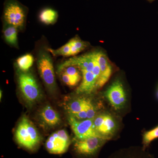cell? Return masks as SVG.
<instances>
[{"mask_svg":"<svg viewBox=\"0 0 158 158\" xmlns=\"http://www.w3.org/2000/svg\"><path fill=\"white\" fill-rule=\"evenodd\" d=\"M40 41L36 46L35 60L40 78L51 92L56 91V80L52 55L48 50V46L45 42Z\"/></svg>","mask_w":158,"mask_h":158,"instance_id":"cell-1","label":"cell"},{"mask_svg":"<svg viewBox=\"0 0 158 158\" xmlns=\"http://www.w3.org/2000/svg\"><path fill=\"white\" fill-rule=\"evenodd\" d=\"M93 123L100 136L108 141L118 137L122 129L121 117L113 111L102 110L93 118Z\"/></svg>","mask_w":158,"mask_h":158,"instance_id":"cell-2","label":"cell"},{"mask_svg":"<svg viewBox=\"0 0 158 158\" xmlns=\"http://www.w3.org/2000/svg\"><path fill=\"white\" fill-rule=\"evenodd\" d=\"M15 68L18 87L23 98L29 105L36 103L42 97V91L37 78L30 70L22 71Z\"/></svg>","mask_w":158,"mask_h":158,"instance_id":"cell-3","label":"cell"},{"mask_svg":"<svg viewBox=\"0 0 158 158\" xmlns=\"http://www.w3.org/2000/svg\"><path fill=\"white\" fill-rule=\"evenodd\" d=\"M69 103L67 107L69 115L79 120L94 118L102 111L101 104L96 103L87 94H81Z\"/></svg>","mask_w":158,"mask_h":158,"instance_id":"cell-4","label":"cell"},{"mask_svg":"<svg viewBox=\"0 0 158 158\" xmlns=\"http://www.w3.org/2000/svg\"><path fill=\"white\" fill-rule=\"evenodd\" d=\"M16 142L20 146L33 150L37 148L41 141V137L37 128L26 116H23L15 132Z\"/></svg>","mask_w":158,"mask_h":158,"instance_id":"cell-5","label":"cell"},{"mask_svg":"<svg viewBox=\"0 0 158 158\" xmlns=\"http://www.w3.org/2000/svg\"><path fill=\"white\" fill-rule=\"evenodd\" d=\"M27 13V8L17 0H6L3 10V24L13 26L23 31L25 28Z\"/></svg>","mask_w":158,"mask_h":158,"instance_id":"cell-6","label":"cell"},{"mask_svg":"<svg viewBox=\"0 0 158 158\" xmlns=\"http://www.w3.org/2000/svg\"><path fill=\"white\" fill-rule=\"evenodd\" d=\"M105 98L114 113L119 116L127 110L129 98L122 83L118 80L113 82L105 91Z\"/></svg>","mask_w":158,"mask_h":158,"instance_id":"cell-7","label":"cell"},{"mask_svg":"<svg viewBox=\"0 0 158 158\" xmlns=\"http://www.w3.org/2000/svg\"><path fill=\"white\" fill-rule=\"evenodd\" d=\"M108 141L103 138L96 137L75 139L73 149L77 155L81 158H94Z\"/></svg>","mask_w":158,"mask_h":158,"instance_id":"cell-8","label":"cell"},{"mask_svg":"<svg viewBox=\"0 0 158 158\" xmlns=\"http://www.w3.org/2000/svg\"><path fill=\"white\" fill-rule=\"evenodd\" d=\"M68 119L75 139H83L93 137L102 138L94 128L93 118L79 120L69 115Z\"/></svg>","mask_w":158,"mask_h":158,"instance_id":"cell-9","label":"cell"},{"mask_svg":"<svg viewBox=\"0 0 158 158\" xmlns=\"http://www.w3.org/2000/svg\"><path fill=\"white\" fill-rule=\"evenodd\" d=\"M70 139L65 130H60L52 134L48 138L45 146L48 152L54 154H61L68 149Z\"/></svg>","mask_w":158,"mask_h":158,"instance_id":"cell-10","label":"cell"},{"mask_svg":"<svg viewBox=\"0 0 158 158\" xmlns=\"http://www.w3.org/2000/svg\"><path fill=\"white\" fill-rule=\"evenodd\" d=\"M38 116L40 123L44 128H53L61 123L59 113L49 105L44 106L40 111Z\"/></svg>","mask_w":158,"mask_h":158,"instance_id":"cell-11","label":"cell"},{"mask_svg":"<svg viewBox=\"0 0 158 158\" xmlns=\"http://www.w3.org/2000/svg\"><path fill=\"white\" fill-rule=\"evenodd\" d=\"M106 158H155L142 146H133L114 152Z\"/></svg>","mask_w":158,"mask_h":158,"instance_id":"cell-12","label":"cell"},{"mask_svg":"<svg viewBox=\"0 0 158 158\" xmlns=\"http://www.w3.org/2000/svg\"><path fill=\"white\" fill-rule=\"evenodd\" d=\"M81 72L78 67L75 65L58 67L57 69V73L61 81L69 87H75L81 81Z\"/></svg>","mask_w":158,"mask_h":158,"instance_id":"cell-13","label":"cell"},{"mask_svg":"<svg viewBox=\"0 0 158 158\" xmlns=\"http://www.w3.org/2000/svg\"><path fill=\"white\" fill-rule=\"evenodd\" d=\"M101 73L96 85V90L102 88L106 83L112 74V67L106 56L102 52H98V55Z\"/></svg>","mask_w":158,"mask_h":158,"instance_id":"cell-14","label":"cell"},{"mask_svg":"<svg viewBox=\"0 0 158 158\" xmlns=\"http://www.w3.org/2000/svg\"><path fill=\"white\" fill-rule=\"evenodd\" d=\"M19 30L13 26L9 25L3 24V37L5 41L8 45L19 48L18 33Z\"/></svg>","mask_w":158,"mask_h":158,"instance_id":"cell-15","label":"cell"},{"mask_svg":"<svg viewBox=\"0 0 158 158\" xmlns=\"http://www.w3.org/2000/svg\"><path fill=\"white\" fill-rule=\"evenodd\" d=\"M35 60L33 55L31 53L26 54L16 59L15 66L22 71H28L31 70Z\"/></svg>","mask_w":158,"mask_h":158,"instance_id":"cell-16","label":"cell"},{"mask_svg":"<svg viewBox=\"0 0 158 158\" xmlns=\"http://www.w3.org/2000/svg\"><path fill=\"white\" fill-rule=\"evenodd\" d=\"M58 19V13L52 8H47L42 9L39 14L40 21L46 25H53Z\"/></svg>","mask_w":158,"mask_h":158,"instance_id":"cell-17","label":"cell"},{"mask_svg":"<svg viewBox=\"0 0 158 158\" xmlns=\"http://www.w3.org/2000/svg\"><path fill=\"white\" fill-rule=\"evenodd\" d=\"M70 45L71 56H75L77 54L84 50L88 46L87 43L75 37L69 40Z\"/></svg>","mask_w":158,"mask_h":158,"instance_id":"cell-18","label":"cell"},{"mask_svg":"<svg viewBox=\"0 0 158 158\" xmlns=\"http://www.w3.org/2000/svg\"><path fill=\"white\" fill-rule=\"evenodd\" d=\"M158 138V125L149 131H145L142 135V146L147 149L153 141Z\"/></svg>","mask_w":158,"mask_h":158,"instance_id":"cell-19","label":"cell"},{"mask_svg":"<svg viewBox=\"0 0 158 158\" xmlns=\"http://www.w3.org/2000/svg\"><path fill=\"white\" fill-rule=\"evenodd\" d=\"M0 96H1V97H0V98H1V99H2V90H1V92H0Z\"/></svg>","mask_w":158,"mask_h":158,"instance_id":"cell-20","label":"cell"},{"mask_svg":"<svg viewBox=\"0 0 158 158\" xmlns=\"http://www.w3.org/2000/svg\"><path fill=\"white\" fill-rule=\"evenodd\" d=\"M156 98H157V100H158V89L157 90V93H156Z\"/></svg>","mask_w":158,"mask_h":158,"instance_id":"cell-21","label":"cell"}]
</instances>
